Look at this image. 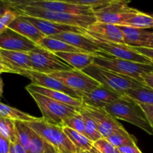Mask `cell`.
<instances>
[{"label": "cell", "mask_w": 153, "mask_h": 153, "mask_svg": "<svg viewBox=\"0 0 153 153\" xmlns=\"http://www.w3.org/2000/svg\"><path fill=\"white\" fill-rule=\"evenodd\" d=\"M4 1L9 10H13L17 16H28L40 18L58 24L80 27L85 29H88V27L97 22L95 16H93L49 11L38 7L22 5L19 4L17 1L7 0Z\"/></svg>", "instance_id": "1"}, {"label": "cell", "mask_w": 153, "mask_h": 153, "mask_svg": "<svg viewBox=\"0 0 153 153\" xmlns=\"http://www.w3.org/2000/svg\"><path fill=\"white\" fill-rule=\"evenodd\" d=\"M116 119L128 122L153 135V129L140 105L128 96H122L117 101L104 108Z\"/></svg>", "instance_id": "2"}, {"label": "cell", "mask_w": 153, "mask_h": 153, "mask_svg": "<svg viewBox=\"0 0 153 153\" xmlns=\"http://www.w3.org/2000/svg\"><path fill=\"white\" fill-rule=\"evenodd\" d=\"M82 72L91 76L105 88L120 96H125L126 92L128 90L146 86L145 84L136 79L110 71L94 64L85 68Z\"/></svg>", "instance_id": "3"}, {"label": "cell", "mask_w": 153, "mask_h": 153, "mask_svg": "<svg viewBox=\"0 0 153 153\" xmlns=\"http://www.w3.org/2000/svg\"><path fill=\"white\" fill-rule=\"evenodd\" d=\"M26 123L49 143L57 153H78L76 148L64 132L63 127L49 123L43 117L26 122Z\"/></svg>", "instance_id": "4"}, {"label": "cell", "mask_w": 153, "mask_h": 153, "mask_svg": "<svg viewBox=\"0 0 153 153\" xmlns=\"http://www.w3.org/2000/svg\"><path fill=\"white\" fill-rule=\"evenodd\" d=\"M28 92L37 103L43 120L52 125L64 127V121L67 118L79 113L82 108H76L62 104L33 91H28Z\"/></svg>", "instance_id": "5"}, {"label": "cell", "mask_w": 153, "mask_h": 153, "mask_svg": "<svg viewBox=\"0 0 153 153\" xmlns=\"http://www.w3.org/2000/svg\"><path fill=\"white\" fill-rule=\"evenodd\" d=\"M94 64L118 74L132 78L143 84V76L147 73H153V64H141L118 59L108 54L101 56H95Z\"/></svg>", "instance_id": "6"}, {"label": "cell", "mask_w": 153, "mask_h": 153, "mask_svg": "<svg viewBox=\"0 0 153 153\" xmlns=\"http://www.w3.org/2000/svg\"><path fill=\"white\" fill-rule=\"evenodd\" d=\"M32 70L50 75L59 72L75 70L55 53L37 46L29 52Z\"/></svg>", "instance_id": "7"}, {"label": "cell", "mask_w": 153, "mask_h": 153, "mask_svg": "<svg viewBox=\"0 0 153 153\" xmlns=\"http://www.w3.org/2000/svg\"><path fill=\"white\" fill-rule=\"evenodd\" d=\"M129 1L111 0L109 4L94 10V16L98 22L123 25L128 19L139 11L128 7Z\"/></svg>", "instance_id": "8"}, {"label": "cell", "mask_w": 153, "mask_h": 153, "mask_svg": "<svg viewBox=\"0 0 153 153\" xmlns=\"http://www.w3.org/2000/svg\"><path fill=\"white\" fill-rule=\"evenodd\" d=\"M81 111L96 123L99 131L103 138H108L112 134L128 133L122 124L120 123L116 118L111 116L104 108L91 107L84 104Z\"/></svg>", "instance_id": "9"}, {"label": "cell", "mask_w": 153, "mask_h": 153, "mask_svg": "<svg viewBox=\"0 0 153 153\" xmlns=\"http://www.w3.org/2000/svg\"><path fill=\"white\" fill-rule=\"evenodd\" d=\"M85 35L94 40L99 46V48L101 49L102 52H105L111 56L114 57L118 59L126 60V61H132V62L153 64V63L149 58L137 52V51L134 50V48L131 47L128 45L102 40V39L97 38V37L88 35L87 33H85Z\"/></svg>", "instance_id": "10"}, {"label": "cell", "mask_w": 153, "mask_h": 153, "mask_svg": "<svg viewBox=\"0 0 153 153\" xmlns=\"http://www.w3.org/2000/svg\"><path fill=\"white\" fill-rule=\"evenodd\" d=\"M49 76L60 81L67 88L77 92L80 97L82 93H89L101 85L86 73L77 70L55 73Z\"/></svg>", "instance_id": "11"}, {"label": "cell", "mask_w": 153, "mask_h": 153, "mask_svg": "<svg viewBox=\"0 0 153 153\" xmlns=\"http://www.w3.org/2000/svg\"><path fill=\"white\" fill-rule=\"evenodd\" d=\"M17 2L22 5L38 7L49 11L94 16V10L91 7L85 5L72 4L69 1L28 0V1H17Z\"/></svg>", "instance_id": "12"}, {"label": "cell", "mask_w": 153, "mask_h": 153, "mask_svg": "<svg viewBox=\"0 0 153 153\" xmlns=\"http://www.w3.org/2000/svg\"><path fill=\"white\" fill-rule=\"evenodd\" d=\"M19 75L28 78V79L31 80V84L34 85L47 88V89L60 91V92L67 94V95L71 96L73 98L81 99L80 96L77 92L67 88L60 81L57 80L56 79L52 77L49 75L39 73V72L34 71V70H22V71L19 72Z\"/></svg>", "instance_id": "13"}, {"label": "cell", "mask_w": 153, "mask_h": 153, "mask_svg": "<svg viewBox=\"0 0 153 153\" xmlns=\"http://www.w3.org/2000/svg\"><path fill=\"white\" fill-rule=\"evenodd\" d=\"M37 46V45L29 39L10 28L0 34V49L30 52Z\"/></svg>", "instance_id": "14"}, {"label": "cell", "mask_w": 153, "mask_h": 153, "mask_svg": "<svg viewBox=\"0 0 153 153\" xmlns=\"http://www.w3.org/2000/svg\"><path fill=\"white\" fill-rule=\"evenodd\" d=\"M22 16L27 21L31 22L33 25H34L42 34H44L45 37H52L63 32H72L79 34H85L86 33V29L80 27L62 25V24H58L46 19L32 17V16Z\"/></svg>", "instance_id": "15"}, {"label": "cell", "mask_w": 153, "mask_h": 153, "mask_svg": "<svg viewBox=\"0 0 153 153\" xmlns=\"http://www.w3.org/2000/svg\"><path fill=\"white\" fill-rule=\"evenodd\" d=\"M122 96L100 85L89 93H82L81 99L85 105L104 108L107 105L117 101Z\"/></svg>", "instance_id": "16"}, {"label": "cell", "mask_w": 153, "mask_h": 153, "mask_svg": "<svg viewBox=\"0 0 153 153\" xmlns=\"http://www.w3.org/2000/svg\"><path fill=\"white\" fill-rule=\"evenodd\" d=\"M49 37L62 40L70 44V46H74L77 49H81L87 53L91 54L95 56H97L100 52H102L97 43L85 34H79L72 32H63Z\"/></svg>", "instance_id": "17"}, {"label": "cell", "mask_w": 153, "mask_h": 153, "mask_svg": "<svg viewBox=\"0 0 153 153\" xmlns=\"http://www.w3.org/2000/svg\"><path fill=\"white\" fill-rule=\"evenodd\" d=\"M86 33L88 35L102 40L125 44L123 34L118 25L97 22L88 27Z\"/></svg>", "instance_id": "18"}, {"label": "cell", "mask_w": 153, "mask_h": 153, "mask_svg": "<svg viewBox=\"0 0 153 153\" xmlns=\"http://www.w3.org/2000/svg\"><path fill=\"white\" fill-rule=\"evenodd\" d=\"M0 55L3 63L13 70L15 74L19 75L22 70H32L29 52L0 49Z\"/></svg>", "instance_id": "19"}, {"label": "cell", "mask_w": 153, "mask_h": 153, "mask_svg": "<svg viewBox=\"0 0 153 153\" xmlns=\"http://www.w3.org/2000/svg\"><path fill=\"white\" fill-rule=\"evenodd\" d=\"M27 91H33L37 94H42L43 96L49 97L55 101L59 102L62 104L67 105L70 106H73L76 108H82L84 105V103L81 99H76L72 97L71 96L67 95L64 93L60 92L58 91L47 89V88H42V87L37 86L33 84H29L25 87Z\"/></svg>", "instance_id": "20"}, {"label": "cell", "mask_w": 153, "mask_h": 153, "mask_svg": "<svg viewBox=\"0 0 153 153\" xmlns=\"http://www.w3.org/2000/svg\"><path fill=\"white\" fill-rule=\"evenodd\" d=\"M123 34L124 43L131 47H145L152 34L149 29L134 28L127 25H118Z\"/></svg>", "instance_id": "21"}, {"label": "cell", "mask_w": 153, "mask_h": 153, "mask_svg": "<svg viewBox=\"0 0 153 153\" xmlns=\"http://www.w3.org/2000/svg\"><path fill=\"white\" fill-rule=\"evenodd\" d=\"M8 28L29 39L37 45L45 37L44 34H42L34 25L24 19L22 16H17Z\"/></svg>", "instance_id": "22"}, {"label": "cell", "mask_w": 153, "mask_h": 153, "mask_svg": "<svg viewBox=\"0 0 153 153\" xmlns=\"http://www.w3.org/2000/svg\"><path fill=\"white\" fill-rule=\"evenodd\" d=\"M58 57L68 63L75 70L82 71L94 64L95 55L79 52H57Z\"/></svg>", "instance_id": "23"}, {"label": "cell", "mask_w": 153, "mask_h": 153, "mask_svg": "<svg viewBox=\"0 0 153 153\" xmlns=\"http://www.w3.org/2000/svg\"><path fill=\"white\" fill-rule=\"evenodd\" d=\"M37 46L49 50L53 53L57 52H79V53H87L81 49H77L73 46H70L68 43L57 40L49 37H45L43 40H40Z\"/></svg>", "instance_id": "24"}, {"label": "cell", "mask_w": 153, "mask_h": 153, "mask_svg": "<svg viewBox=\"0 0 153 153\" xmlns=\"http://www.w3.org/2000/svg\"><path fill=\"white\" fill-rule=\"evenodd\" d=\"M63 128H64L65 134H67V137L76 148L78 153L89 151L94 146V143L90 140L86 136L83 135L68 127L64 126Z\"/></svg>", "instance_id": "25"}, {"label": "cell", "mask_w": 153, "mask_h": 153, "mask_svg": "<svg viewBox=\"0 0 153 153\" xmlns=\"http://www.w3.org/2000/svg\"><path fill=\"white\" fill-rule=\"evenodd\" d=\"M0 117L12 120H19L23 122H31L36 120L38 117H34L28 114L22 112L15 108L0 102Z\"/></svg>", "instance_id": "26"}, {"label": "cell", "mask_w": 153, "mask_h": 153, "mask_svg": "<svg viewBox=\"0 0 153 153\" xmlns=\"http://www.w3.org/2000/svg\"><path fill=\"white\" fill-rule=\"evenodd\" d=\"M125 95L138 103L153 105V90L147 86L128 90Z\"/></svg>", "instance_id": "27"}, {"label": "cell", "mask_w": 153, "mask_h": 153, "mask_svg": "<svg viewBox=\"0 0 153 153\" xmlns=\"http://www.w3.org/2000/svg\"><path fill=\"white\" fill-rule=\"evenodd\" d=\"M123 25L142 29H152L153 16L151 14H147L139 10L134 16L128 19Z\"/></svg>", "instance_id": "28"}, {"label": "cell", "mask_w": 153, "mask_h": 153, "mask_svg": "<svg viewBox=\"0 0 153 153\" xmlns=\"http://www.w3.org/2000/svg\"><path fill=\"white\" fill-rule=\"evenodd\" d=\"M14 124L15 127H16V133H17L19 143L22 145V147L26 151V152L28 153L33 130L28 126L26 122L16 120L14 121Z\"/></svg>", "instance_id": "29"}, {"label": "cell", "mask_w": 153, "mask_h": 153, "mask_svg": "<svg viewBox=\"0 0 153 153\" xmlns=\"http://www.w3.org/2000/svg\"><path fill=\"white\" fill-rule=\"evenodd\" d=\"M55 149L34 131L31 134L28 153H55Z\"/></svg>", "instance_id": "30"}, {"label": "cell", "mask_w": 153, "mask_h": 153, "mask_svg": "<svg viewBox=\"0 0 153 153\" xmlns=\"http://www.w3.org/2000/svg\"><path fill=\"white\" fill-rule=\"evenodd\" d=\"M0 134L13 143L19 141L14 120L0 117Z\"/></svg>", "instance_id": "31"}, {"label": "cell", "mask_w": 153, "mask_h": 153, "mask_svg": "<svg viewBox=\"0 0 153 153\" xmlns=\"http://www.w3.org/2000/svg\"><path fill=\"white\" fill-rule=\"evenodd\" d=\"M80 113L82 114V117H83L84 121H85V136L89 139L90 140L95 143L96 141L99 140L100 139L103 138L102 134H100L99 131L98 127H97L96 123L91 119L90 117L83 111L80 110Z\"/></svg>", "instance_id": "32"}, {"label": "cell", "mask_w": 153, "mask_h": 153, "mask_svg": "<svg viewBox=\"0 0 153 153\" xmlns=\"http://www.w3.org/2000/svg\"><path fill=\"white\" fill-rule=\"evenodd\" d=\"M107 139L116 148L126 146H137V141L134 136L130 134H112Z\"/></svg>", "instance_id": "33"}, {"label": "cell", "mask_w": 153, "mask_h": 153, "mask_svg": "<svg viewBox=\"0 0 153 153\" xmlns=\"http://www.w3.org/2000/svg\"><path fill=\"white\" fill-rule=\"evenodd\" d=\"M64 126L68 127L85 136V124L80 111L73 116L67 118L64 123Z\"/></svg>", "instance_id": "34"}, {"label": "cell", "mask_w": 153, "mask_h": 153, "mask_svg": "<svg viewBox=\"0 0 153 153\" xmlns=\"http://www.w3.org/2000/svg\"><path fill=\"white\" fill-rule=\"evenodd\" d=\"M69 1L72 4L88 6V7L94 9V10L96 9L100 8V7L107 5L111 1V0H73V1Z\"/></svg>", "instance_id": "35"}, {"label": "cell", "mask_w": 153, "mask_h": 153, "mask_svg": "<svg viewBox=\"0 0 153 153\" xmlns=\"http://www.w3.org/2000/svg\"><path fill=\"white\" fill-rule=\"evenodd\" d=\"M16 17L17 14L15 12H13V10H7L0 17V34L6 31Z\"/></svg>", "instance_id": "36"}, {"label": "cell", "mask_w": 153, "mask_h": 153, "mask_svg": "<svg viewBox=\"0 0 153 153\" xmlns=\"http://www.w3.org/2000/svg\"><path fill=\"white\" fill-rule=\"evenodd\" d=\"M94 146L101 153H117V149L106 138H101L96 141Z\"/></svg>", "instance_id": "37"}, {"label": "cell", "mask_w": 153, "mask_h": 153, "mask_svg": "<svg viewBox=\"0 0 153 153\" xmlns=\"http://www.w3.org/2000/svg\"><path fill=\"white\" fill-rule=\"evenodd\" d=\"M138 104L140 105V106L142 108L143 111H144L146 118H147L148 121H149V124H150L151 127H152L153 129V105L142 104V103H138Z\"/></svg>", "instance_id": "38"}, {"label": "cell", "mask_w": 153, "mask_h": 153, "mask_svg": "<svg viewBox=\"0 0 153 153\" xmlns=\"http://www.w3.org/2000/svg\"><path fill=\"white\" fill-rule=\"evenodd\" d=\"M11 142L0 134V153H9Z\"/></svg>", "instance_id": "39"}, {"label": "cell", "mask_w": 153, "mask_h": 153, "mask_svg": "<svg viewBox=\"0 0 153 153\" xmlns=\"http://www.w3.org/2000/svg\"><path fill=\"white\" fill-rule=\"evenodd\" d=\"M135 51L149 58L153 63V49L145 47H133Z\"/></svg>", "instance_id": "40"}, {"label": "cell", "mask_w": 153, "mask_h": 153, "mask_svg": "<svg viewBox=\"0 0 153 153\" xmlns=\"http://www.w3.org/2000/svg\"><path fill=\"white\" fill-rule=\"evenodd\" d=\"M117 149L122 153H142L137 146H126Z\"/></svg>", "instance_id": "41"}, {"label": "cell", "mask_w": 153, "mask_h": 153, "mask_svg": "<svg viewBox=\"0 0 153 153\" xmlns=\"http://www.w3.org/2000/svg\"><path fill=\"white\" fill-rule=\"evenodd\" d=\"M143 80L146 86L153 90V73L145 74L143 76Z\"/></svg>", "instance_id": "42"}, {"label": "cell", "mask_w": 153, "mask_h": 153, "mask_svg": "<svg viewBox=\"0 0 153 153\" xmlns=\"http://www.w3.org/2000/svg\"><path fill=\"white\" fill-rule=\"evenodd\" d=\"M14 73L15 72L13 70H11L10 68H9L7 65L4 64L3 62L0 61V73Z\"/></svg>", "instance_id": "43"}, {"label": "cell", "mask_w": 153, "mask_h": 153, "mask_svg": "<svg viewBox=\"0 0 153 153\" xmlns=\"http://www.w3.org/2000/svg\"><path fill=\"white\" fill-rule=\"evenodd\" d=\"M13 144H14L15 152H16V153H27L26 151L25 150V149L22 147V145L19 143V141L13 143Z\"/></svg>", "instance_id": "44"}, {"label": "cell", "mask_w": 153, "mask_h": 153, "mask_svg": "<svg viewBox=\"0 0 153 153\" xmlns=\"http://www.w3.org/2000/svg\"><path fill=\"white\" fill-rule=\"evenodd\" d=\"M7 10H9L8 7H7V5L5 4L4 1H0V17L7 11Z\"/></svg>", "instance_id": "45"}, {"label": "cell", "mask_w": 153, "mask_h": 153, "mask_svg": "<svg viewBox=\"0 0 153 153\" xmlns=\"http://www.w3.org/2000/svg\"><path fill=\"white\" fill-rule=\"evenodd\" d=\"M145 48H149V49H153V31H152V34L149 36L147 42L146 43Z\"/></svg>", "instance_id": "46"}, {"label": "cell", "mask_w": 153, "mask_h": 153, "mask_svg": "<svg viewBox=\"0 0 153 153\" xmlns=\"http://www.w3.org/2000/svg\"><path fill=\"white\" fill-rule=\"evenodd\" d=\"M81 153H101V152H100V151H99L98 149L95 147V146H94V147H93L91 150L86 151V152H82Z\"/></svg>", "instance_id": "47"}, {"label": "cell", "mask_w": 153, "mask_h": 153, "mask_svg": "<svg viewBox=\"0 0 153 153\" xmlns=\"http://www.w3.org/2000/svg\"><path fill=\"white\" fill-rule=\"evenodd\" d=\"M3 87H4V84H3V81L1 78H0V97H2L3 94Z\"/></svg>", "instance_id": "48"}, {"label": "cell", "mask_w": 153, "mask_h": 153, "mask_svg": "<svg viewBox=\"0 0 153 153\" xmlns=\"http://www.w3.org/2000/svg\"><path fill=\"white\" fill-rule=\"evenodd\" d=\"M9 153H16V152H15L14 144H13V143H11V144H10V150H9Z\"/></svg>", "instance_id": "49"}, {"label": "cell", "mask_w": 153, "mask_h": 153, "mask_svg": "<svg viewBox=\"0 0 153 153\" xmlns=\"http://www.w3.org/2000/svg\"><path fill=\"white\" fill-rule=\"evenodd\" d=\"M0 61H1V62H3L2 59H1V55H0Z\"/></svg>", "instance_id": "50"}, {"label": "cell", "mask_w": 153, "mask_h": 153, "mask_svg": "<svg viewBox=\"0 0 153 153\" xmlns=\"http://www.w3.org/2000/svg\"><path fill=\"white\" fill-rule=\"evenodd\" d=\"M117 153H122V152H119V151L117 150Z\"/></svg>", "instance_id": "51"}, {"label": "cell", "mask_w": 153, "mask_h": 153, "mask_svg": "<svg viewBox=\"0 0 153 153\" xmlns=\"http://www.w3.org/2000/svg\"><path fill=\"white\" fill-rule=\"evenodd\" d=\"M151 15H152V16H153V14H151ZM152 31H153V28H152Z\"/></svg>", "instance_id": "52"}, {"label": "cell", "mask_w": 153, "mask_h": 153, "mask_svg": "<svg viewBox=\"0 0 153 153\" xmlns=\"http://www.w3.org/2000/svg\"><path fill=\"white\" fill-rule=\"evenodd\" d=\"M55 153H57V152H55Z\"/></svg>", "instance_id": "53"}]
</instances>
